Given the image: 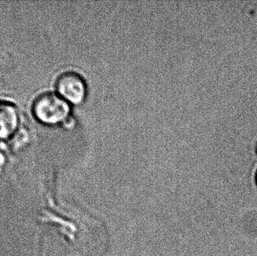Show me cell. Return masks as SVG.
Listing matches in <instances>:
<instances>
[{
  "label": "cell",
  "instance_id": "cell-4",
  "mask_svg": "<svg viewBox=\"0 0 257 256\" xmlns=\"http://www.w3.org/2000/svg\"><path fill=\"white\" fill-rule=\"evenodd\" d=\"M254 177H255V180H256V183L257 185V170H256V174H255Z\"/></svg>",
  "mask_w": 257,
  "mask_h": 256
},
{
  "label": "cell",
  "instance_id": "cell-3",
  "mask_svg": "<svg viewBox=\"0 0 257 256\" xmlns=\"http://www.w3.org/2000/svg\"><path fill=\"white\" fill-rule=\"evenodd\" d=\"M20 125L18 108L14 104L0 102V140L12 138Z\"/></svg>",
  "mask_w": 257,
  "mask_h": 256
},
{
  "label": "cell",
  "instance_id": "cell-1",
  "mask_svg": "<svg viewBox=\"0 0 257 256\" xmlns=\"http://www.w3.org/2000/svg\"><path fill=\"white\" fill-rule=\"evenodd\" d=\"M33 116L42 124L48 126L64 124L70 117V105L57 93L39 95L33 103Z\"/></svg>",
  "mask_w": 257,
  "mask_h": 256
},
{
  "label": "cell",
  "instance_id": "cell-2",
  "mask_svg": "<svg viewBox=\"0 0 257 256\" xmlns=\"http://www.w3.org/2000/svg\"><path fill=\"white\" fill-rule=\"evenodd\" d=\"M57 94L69 103L78 104L82 102L87 93L85 81L76 72H67L62 74L56 82Z\"/></svg>",
  "mask_w": 257,
  "mask_h": 256
}]
</instances>
